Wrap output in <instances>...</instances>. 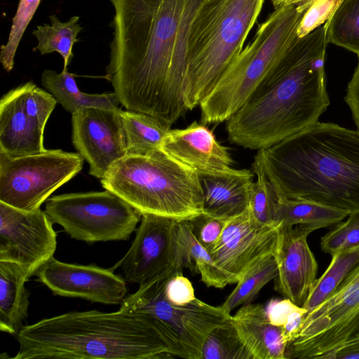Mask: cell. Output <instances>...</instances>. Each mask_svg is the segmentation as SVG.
<instances>
[{
    "instance_id": "obj_1",
    "label": "cell",
    "mask_w": 359,
    "mask_h": 359,
    "mask_svg": "<svg viewBox=\"0 0 359 359\" xmlns=\"http://www.w3.org/2000/svg\"><path fill=\"white\" fill-rule=\"evenodd\" d=\"M205 0H110L113 37L106 77L126 110L171 126L187 110V41Z\"/></svg>"
},
{
    "instance_id": "obj_2",
    "label": "cell",
    "mask_w": 359,
    "mask_h": 359,
    "mask_svg": "<svg viewBox=\"0 0 359 359\" xmlns=\"http://www.w3.org/2000/svg\"><path fill=\"white\" fill-rule=\"evenodd\" d=\"M327 23L297 38L245 104L226 121L229 141L269 147L310 127L327 109Z\"/></svg>"
},
{
    "instance_id": "obj_3",
    "label": "cell",
    "mask_w": 359,
    "mask_h": 359,
    "mask_svg": "<svg viewBox=\"0 0 359 359\" xmlns=\"http://www.w3.org/2000/svg\"><path fill=\"white\" fill-rule=\"evenodd\" d=\"M261 170L278 198L311 201L345 212L359 210V130L317 122L258 150Z\"/></svg>"
},
{
    "instance_id": "obj_4",
    "label": "cell",
    "mask_w": 359,
    "mask_h": 359,
    "mask_svg": "<svg viewBox=\"0 0 359 359\" xmlns=\"http://www.w3.org/2000/svg\"><path fill=\"white\" fill-rule=\"evenodd\" d=\"M14 359L172 358L143 316L122 310L71 311L25 325Z\"/></svg>"
},
{
    "instance_id": "obj_5",
    "label": "cell",
    "mask_w": 359,
    "mask_h": 359,
    "mask_svg": "<svg viewBox=\"0 0 359 359\" xmlns=\"http://www.w3.org/2000/svg\"><path fill=\"white\" fill-rule=\"evenodd\" d=\"M100 182L142 215L182 221L204 213L198 173L161 148L145 155H126Z\"/></svg>"
},
{
    "instance_id": "obj_6",
    "label": "cell",
    "mask_w": 359,
    "mask_h": 359,
    "mask_svg": "<svg viewBox=\"0 0 359 359\" xmlns=\"http://www.w3.org/2000/svg\"><path fill=\"white\" fill-rule=\"evenodd\" d=\"M264 1L205 0L202 4L187 41V110L200 104L239 55Z\"/></svg>"
},
{
    "instance_id": "obj_7",
    "label": "cell",
    "mask_w": 359,
    "mask_h": 359,
    "mask_svg": "<svg viewBox=\"0 0 359 359\" xmlns=\"http://www.w3.org/2000/svg\"><path fill=\"white\" fill-rule=\"evenodd\" d=\"M302 16L292 5L274 8L259 26L253 40L200 103L201 123L226 121L245 104L298 38Z\"/></svg>"
},
{
    "instance_id": "obj_8",
    "label": "cell",
    "mask_w": 359,
    "mask_h": 359,
    "mask_svg": "<svg viewBox=\"0 0 359 359\" xmlns=\"http://www.w3.org/2000/svg\"><path fill=\"white\" fill-rule=\"evenodd\" d=\"M183 269L171 266L139 285L135 293L126 297L119 309L145 317L173 357L201 359L202 346L208 334L231 316L221 306H211L197 298L184 306L170 303L164 295L166 284L172 276Z\"/></svg>"
},
{
    "instance_id": "obj_9",
    "label": "cell",
    "mask_w": 359,
    "mask_h": 359,
    "mask_svg": "<svg viewBox=\"0 0 359 359\" xmlns=\"http://www.w3.org/2000/svg\"><path fill=\"white\" fill-rule=\"evenodd\" d=\"M45 212L72 238L88 243L126 241L142 216L125 200L106 189L52 196Z\"/></svg>"
},
{
    "instance_id": "obj_10",
    "label": "cell",
    "mask_w": 359,
    "mask_h": 359,
    "mask_svg": "<svg viewBox=\"0 0 359 359\" xmlns=\"http://www.w3.org/2000/svg\"><path fill=\"white\" fill-rule=\"evenodd\" d=\"M358 330L359 264L329 299L304 316L285 359H333Z\"/></svg>"
},
{
    "instance_id": "obj_11",
    "label": "cell",
    "mask_w": 359,
    "mask_h": 359,
    "mask_svg": "<svg viewBox=\"0 0 359 359\" xmlns=\"http://www.w3.org/2000/svg\"><path fill=\"white\" fill-rule=\"evenodd\" d=\"M83 157L61 149L17 157L0 152V202L34 211L82 169Z\"/></svg>"
},
{
    "instance_id": "obj_12",
    "label": "cell",
    "mask_w": 359,
    "mask_h": 359,
    "mask_svg": "<svg viewBox=\"0 0 359 359\" xmlns=\"http://www.w3.org/2000/svg\"><path fill=\"white\" fill-rule=\"evenodd\" d=\"M176 220L152 214H143L135 237L126 255L111 268L120 269L129 283L143 285L167 269L194 266L178 241Z\"/></svg>"
},
{
    "instance_id": "obj_13",
    "label": "cell",
    "mask_w": 359,
    "mask_h": 359,
    "mask_svg": "<svg viewBox=\"0 0 359 359\" xmlns=\"http://www.w3.org/2000/svg\"><path fill=\"white\" fill-rule=\"evenodd\" d=\"M45 211L20 210L0 202V261L21 265L29 277L53 257L57 233Z\"/></svg>"
},
{
    "instance_id": "obj_14",
    "label": "cell",
    "mask_w": 359,
    "mask_h": 359,
    "mask_svg": "<svg viewBox=\"0 0 359 359\" xmlns=\"http://www.w3.org/2000/svg\"><path fill=\"white\" fill-rule=\"evenodd\" d=\"M122 110L88 107L72 114V142L89 165V174L102 179L127 155Z\"/></svg>"
},
{
    "instance_id": "obj_15",
    "label": "cell",
    "mask_w": 359,
    "mask_h": 359,
    "mask_svg": "<svg viewBox=\"0 0 359 359\" xmlns=\"http://www.w3.org/2000/svg\"><path fill=\"white\" fill-rule=\"evenodd\" d=\"M279 224L264 225L249 208L226 221L216 243L209 250L216 264L238 281L252 266L276 252Z\"/></svg>"
},
{
    "instance_id": "obj_16",
    "label": "cell",
    "mask_w": 359,
    "mask_h": 359,
    "mask_svg": "<svg viewBox=\"0 0 359 359\" xmlns=\"http://www.w3.org/2000/svg\"><path fill=\"white\" fill-rule=\"evenodd\" d=\"M35 275L54 295L121 305L127 294L126 281L111 268L65 263L53 257Z\"/></svg>"
},
{
    "instance_id": "obj_17",
    "label": "cell",
    "mask_w": 359,
    "mask_h": 359,
    "mask_svg": "<svg viewBox=\"0 0 359 359\" xmlns=\"http://www.w3.org/2000/svg\"><path fill=\"white\" fill-rule=\"evenodd\" d=\"M314 230L306 225L280 226L274 257L278 273L274 289L303 307L316 280L318 263L307 237Z\"/></svg>"
},
{
    "instance_id": "obj_18",
    "label": "cell",
    "mask_w": 359,
    "mask_h": 359,
    "mask_svg": "<svg viewBox=\"0 0 359 359\" xmlns=\"http://www.w3.org/2000/svg\"><path fill=\"white\" fill-rule=\"evenodd\" d=\"M197 173L212 174L231 168L233 161L205 124L194 121L184 129H170L160 147Z\"/></svg>"
},
{
    "instance_id": "obj_19",
    "label": "cell",
    "mask_w": 359,
    "mask_h": 359,
    "mask_svg": "<svg viewBox=\"0 0 359 359\" xmlns=\"http://www.w3.org/2000/svg\"><path fill=\"white\" fill-rule=\"evenodd\" d=\"M203 194L204 213L226 222L245 211L253 189V172L248 169L198 173Z\"/></svg>"
},
{
    "instance_id": "obj_20",
    "label": "cell",
    "mask_w": 359,
    "mask_h": 359,
    "mask_svg": "<svg viewBox=\"0 0 359 359\" xmlns=\"http://www.w3.org/2000/svg\"><path fill=\"white\" fill-rule=\"evenodd\" d=\"M44 129L25 111L20 86L0 100V152L11 157L41 153Z\"/></svg>"
},
{
    "instance_id": "obj_21",
    "label": "cell",
    "mask_w": 359,
    "mask_h": 359,
    "mask_svg": "<svg viewBox=\"0 0 359 359\" xmlns=\"http://www.w3.org/2000/svg\"><path fill=\"white\" fill-rule=\"evenodd\" d=\"M231 320L252 359H285L282 327L269 322L262 304L243 305Z\"/></svg>"
},
{
    "instance_id": "obj_22",
    "label": "cell",
    "mask_w": 359,
    "mask_h": 359,
    "mask_svg": "<svg viewBox=\"0 0 359 359\" xmlns=\"http://www.w3.org/2000/svg\"><path fill=\"white\" fill-rule=\"evenodd\" d=\"M20 264L0 261V330L16 335L28 316L29 291L25 283L29 279Z\"/></svg>"
},
{
    "instance_id": "obj_23",
    "label": "cell",
    "mask_w": 359,
    "mask_h": 359,
    "mask_svg": "<svg viewBox=\"0 0 359 359\" xmlns=\"http://www.w3.org/2000/svg\"><path fill=\"white\" fill-rule=\"evenodd\" d=\"M41 83L63 109L73 114L82 108L94 107L116 109L121 105L114 93L88 94L79 90L74 76L64 70L57 73L46 69L41 75Z\"/></svg>"
},
{
    "instance_id": "obj_24",
    "label": "cell",
    "mask_w": 359,
    "mask_h": 359,
    "mask_svg": "<svg viewBox=\"0 0 359 359\" xmlns=\"http://www.w3.org/2000/svg\"><path fill=\"white\" fill-rule=\"evenodd\" d=\"M348 215L345 212L311 201L279 198L274 222L280 226L303 224L314 231L340 223Z\"/></svg>"
},
{
    "instance_id": "obj_25",
    "label": "cell",
    "mask_w": 359,
    "mask_h": 359,
    "mask_svg": "<svg viewBox=\"0 0 359 359\" xmlns=\"http://www.w3.org/2000/svg\"><path fill=\"white\" fill-rule=\"evenodd\" d=\"M127 154L145 155L160 149L170 127L149 114L126 110L121 111Z\"/></svg>"
},
{
    "instance_id": "obj_26",
    "label": "cell",
    "mask_w": 359,
    "mask_h": 359,
    "mask_svg": "<svg viewBox=\"0 0 359 359\" xmlns=\"http://www.w3.org/2000/svg\"><path fill=\"white\" fill-rule=\"evenodd\" d=\"M176 229L178 241L194 266V273H200L201 281L206 286L224 288L229 284H237L238 280L223 271L196 238L189 219L177 221Z\"/></svg>"
},
{
    "instance_id": "obj_27",
    "label": "cell",
    "mask_w": 359,
    "mask_h": 359,
    "mask_svg": "<svg viewBox=\"0 0 359 359\" xmlns=\"http://www.w3.org/2000/svg\"><path fill=\"white\" fill-rule=\"evenodd\" d=\"M50 24L38 25L32 32L36 38V49L41 55L57 52L62 57L64 70L74 57L72 48L79 41L78 35L82 30L79 16H73L66 22H61L55 15L49 17Z\"/></svg>"
},
{
    "instance_id": "obj_28",
    "label": "cell",
    "mask_w": 359,
    "mask_h": 359,
    "mask_svg": "<svg viewBox=\"0 0 359 359\" xmlns=\"http://www.w3.org/2000/svg\"><path fill=\"white\" fill-rule=\"evenodd\" d=\"M358 264L359 245L332 255L329 266L317 279L303 306L307 313L329 299Z\"/></svg>"
},
{
    "instance_id": "obj_29",
    "label": "cell",
    "mask_w": 359,
    "mask_h": 359,
    "mask_svg": "<svg viewBox=\"0 0 359 359\" xmlns=\"http://www.w3.org/2000/svg\"><path fill=\"white\" fill-rule=\"evenodd\" d=\"M278 273L273 255L267 256L248 269L221 305L228 313L238 306L250 304L259 290Z\"/></svg>"
},
{
    "instance_id": "obj_30",
    "label": "cell",
    "mask_w": 359,
    "mask_h": 359,
    "mask_svg": "<svg viewBox=\"0 0 359 359\" xmlns=\"http://www.w3.org/2000/svg\"><path fill=\"white\" fill-rule=\"evenodd\" d=\"M327 23V40L359 57V0H343Z\"/></svg>"
},
{
    "instance_id": "obj_31",
    "label": "cell",
    "mask_w": 359,
    "mask_h": 359,
    "mask_svg": "<svg viewBox=\"0 0 359 359\" xmlns=\"http://www.w3.org/2000/svg\"><path fill=\"white\" fill-rule=\"evenodd\" d=\"M201 359H252L231 320L211 330L201 349Z\"/></svg>"
},
{
    "instance_id": "obj_32",
    "label": "cell",
    "mask_w": 359,
    "mask_h": 359,
    "mask_svg": "<svg viewBox=\"0 0 359 359\" xmlns=\"http://www.w3.org/2000/svg\"><path fill=\"white\" fill-rule=\"evenodd\" d=\"M343 0H272L274 8L286 6H294L303 13L297 30L302 38L316 28L324 25L333 15Z\"/></svg>"
},
{
    "instance_id": "obj_33",
    "label": "cell",
    "mask_w": 359,
    "mask_h": 359,
    "mask_svg": "<svg viewBox=\"0 0 359 359\" xmlns=\"http://www.w3.org/2000/svg\"><path fill=\"white\" fill-rule=\"evenodd\" d=\"M41 0H20L6 43L1 47L0 62L6 72L14 66L15 53L23 34L34 16Z\"/></svg>"
},
{
    "instance_id": "obj_34",
    "label": "cell",
    "mask_w": 359,
    "mask_h": 359,
    "mask_svg": "<svg viewBox=\"0 0 359 359\" xmlns=\"http://www.w3.org/2000/svg\"><path fill=\"white\" fill-rule=\"evenodd\" d=\"M257 175L250 199L249 210L254 219L259 224H276L274 217L279 199L264 173L258 168H252Z\"/></svg>"
},
{
    "instance_id": "obj_35",
    "label": "cell",
    "mask_w": 359,
    "mask_h": 359,
    "mask_svg": "<svg viewBox=\"0 0 359 359\" xmlns=\"http://www.w3.org/2000/svg\"><path fill=\"white\" fill-rule=\"evenodd\" d=\"M20 86L22 104L27 114L42 128L57 102L49 93L29 81Z\"/></svg>"
},
{
    "instance_id": "obj_36",
    "label": "cell",
    "mask_w": 359,
    "mask_h": 359,
    "mask_svg": "<svg viewBox=\"0 0 359 359\" xmlns=\"http://www.w3.org/2000/svg\"><path fill=\"white\" fill-rule=\"evenodd\" d=\"M346 222L339 223L320 239L323 252L331 256L338 251L359 245V210L350 213Z\"/></svg>"
},
{
    "instance_id": "obj_37",
    "label": "cell",
    "mask_w": 359,
    "mask_h": 359,
    "mask_svg": "<svg viewBox=\"0 0 359 359\" xmlns=\"http://www.w3.org/2000/svg\"><path fill=\"white\" fill-rule=\"evenodd\" d=\"M189 221L194 236L208 251L219 239L226 222L205 213Z\"/></svg>"
},
{
    "instance_id": "obj_38",
    "label": "cell",
    "mask_w": 359,
    "mask_h": 359,
    "mask_svg": "<svg viewBox=\"0 0 359 359\" xmlns=\"http://www.w3.org/2000/svg\"><path fill=\"white\" fill-rule=\"evenodd\" d=\"M164 295L165 299L175 306H184L193 302L196 297L190 280L179 271L168 281Z\"/></svg>"
},
{
    "instance_id": "obj_39",
    "label": "cell",
    "mask_w": 359,
    "mask_h": 359,
    "mask_svg": "<svg viewBox=\"0 0 359 359\" xmlns=\"http://www.w3.org/2000/svg\"><path fill=\"white\" fill-rule=\"evenodd\" d=\"M301 308L285 298L271 299L265 307L269 322L281 327L285 325L290 315Z\"/></svg>"
},
{
    "instance_id": "obj_40",
    "label": "cell",
    "mask_w": 359,
    "mask_h": 359,
    "mask_svg": "<svg viewBox=\"0 0 359 359\" xmlns=\"http://www.w3.org/2000/svg\"><path fill=\"white\" fill-rule=\"evenodd\" d=\"M344 99L351 109L353 118L359 130V57L358 65L348 84Z\"/></svg>"
},
{
    "instance_id": "obj_41",
    "label": "cell",
    "mask_w": 359,
    "mask_h": 359,
    "mask_svg": "<svg viewBox=\"0 0 359 359\" xmlns=\"http://www.w3.org/2000/svg\"><path fill=\"white\" fill-rule=\"evenodd\" d=\"M307 313V310L302 307L299 310L293 312L289 317L285 325L282 327L283 337L287 345L295 337L300 327L304 316Z\"/></svg>"
},
{
    "instance_id": "obj_42",
    "label": "cell",
    "mask_w": 359,
    "mask_h": 359,
    "mask_svg": "<svg viewBox=\"0 0 359 359\" xmlns=\"http://www.w3.org/2000/svg\"><path fill=\"white\" fill-rule=\"evenodd\" d=\"M359 358V342L346 345L340 348L334 359Z\"/></svg>"
}]
</instances>
